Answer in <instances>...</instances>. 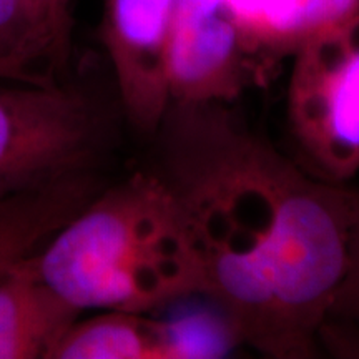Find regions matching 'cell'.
<instances>
[{"label":"cell","mask_w":359,"mask_h":359,"mask_svg":"<svg viewBox=\"0 0 359 359\" xmlns=\"http://www.w3.org/2000/svg\"><path fill=\"white\" fill-rule=\"evenodd\" d=\"M161 173L190 222L203 291L228 334L299 359L346 275L356 188L314 178L223 103H170Z\"/></svg>","instance_id":"cell-1"},{"label":"cell","mask_w":359,"mask_h":359,"mask_svg":"<svg viewBox=\"0 0 359 359\" xmlns=\"http://www.w3.org/2000/svg\"><path fill=\"white\" fill-rule=\"evenodd\" d=\"M37 266L82 313H150L203 291L185 208L155 168L98 191L39 251Z\"/></svg>","instance_id":"cell-2"},{"label":"cell","mask_w":359,"mask_h":359,"mask_svg":"<svg viewBox=\"0 0 359 359\" xmlns=\"http://www.w3.org/2000/svg\"><path fill=\"white\" fill-rule=\"evenodd\" d=\"M286 111L296 163L346 185L359 172V15L294 53Z\"/></svg>","instance_id":"cell-3"},{"label":"cell","mask_w":359,"mask_h":359,"mask_svg":"<svg viewBox=\"0 0 359 359\" xmlns=\"http://www.w3.org/2000/svg\"><path fill=\"white\" fill-rule=\"evenodd\" d=\"M103 123L92 102L48 82L0 85V198L92 170Z\"/></svg>","instance_id":"cell-4"},{"label":"cell","mask_w":359,"mask_h":359,"mask_svg":"<svg viewBox=\"0 0 359 359\" xmlns=\"http://www.w3.org/2000/svg\"><path fill=\"white\" fill-rule=\"evenodd\" d=\"M264 70L235 0L180 2L168 53L170 103L228 105Z\"/></svg>","instance_id":"cell-5"},{"label":"cell","mask_w":359,"mask_h":359,"mask_svg":"<svg viewBox=\"0 0 359 359\" xmlns=\"http://www.w3.org/2000/svg\"><path fill=\"white\" fill-rule=\"evenodd\" d=\"M182 0H102L100 40L128 122L155 135L170 107L168 53Z\"/></svg>","instance_id":"cell-6"},{"label":"cell","mask_w":359,"mask_h":359,"mask_svg":"<svg viewBox=\"0 0 359 359\" xmlns=\"http://www.w3.org/2000/svg\"><path fill=\"white\" fill-rule=\"evenodd\" d=\"M82 311L43 280L37 255L0 278V359H48Z\"/></svg>","instance_id":"cell-7"},{"label":"cell","mask_w":359,"mask_h":359,"mask_svg":"<svg viewBox=\"0 0 359 359\" xmlns=\"http://www.w3.org/2000/svg\"><path fill=\"white\" fill-rule=\"evenodd\" d=\"M98 191V180L85 170L2 196L0 278L37 255Z\"/></svg>","instance_id":"cell-8"},{"label":"cell","mask_w":359,"mask_h":359,"mask_svg":"<svg viewBox=\"0 0 359 359\" xmlns=\"http://www.w3.org/2000/svg\"><path fill=\"white\" fill-rule=\"evenodd\" d=\"M200 358L168 323L147 313L107 309L79 318L48 359H175Z\"/></svg>","instance_id":"cell-9"},{"label":"cell","mask_w":359,"mask_h":359,"mask_svg":"<svg viewBox=\"0 0 359 359\" xmlns=\"http://www.w3.org/2000/svg\"><path fill=\"white\" fill-rule=\"evenodd\" d=\"M359 15V0H264L248 40L264 69Z\"/></svg>","instance_id":"cell-10"},{"label":"cell","mask_w":359,"mask_h":359,"mask_svg":"<svg viewBox=\"0 0 359 359\" xmlns=\"http://www.w3.org/2000/svg\"><path fill=\"white\" fill-rule=\"evenodd\" d=\"M37 60L45 62L43 47L25 2L0 0V77L42 82L25 74V67Z\"/></svg>","instance_id":"cell-11"},{"label":"cell","mask_w":359,"mask_h":359,"mask_svg":"<svg viewBox=\"0 0 359 359\" xmlns=\"http://www.w3.org/2000/svg\"><path fill=\"white\" fill-rule=\"evenodd\" d=\"M43 47L50 69L67 65L72 52L75 0H24Z\"/></svg>","instance_id":"cell-12"},{"label":"cell","mask_w":359,"mask_h":359,"mask_svg":"<svg viewBox=\"0 0 359 359\" xmlns=\"http://www.w3.org/2000/svg\"><path fill=\"white\" fill-rule=\"evenodd\" d=\"M330 318L359 323V190H356V198H354V217L346 275H344L334 294L327 320Z\"/></svg>","instance_id":"cell-13"}]
</instances>
